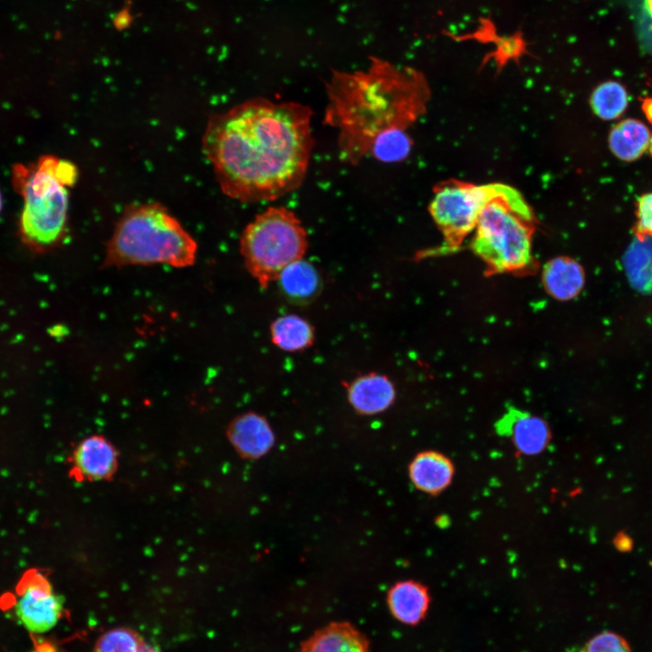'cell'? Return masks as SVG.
Instances as JSON below:
<instances>
[{
	"label": "cell",
	"instance_id": "2e32d148",
	"mask_svg": "<svg viewBox=\"0 0 652 652\" xmlns=\"http://www.w3.org/2000/svg\"><path fill=\"white\" fill-rule=\"evenodd\" d=\"M542 277L546 292L559 301H569L578 296L585 283L581 265L567 256L548 261L543 267Z\"/></svg>",
	"mask_w": 652,
	"mask_h": 652
},
{
	"label": "cell",
	"instance_id": "30bf717a",
	"mask_svg": "<svg viewBox=\"0 0 652 652\" xmlns=\"http://www.w3.org/2000/svg\"><path fill=\"white\" fill-rule=\"evenodd\" d=\"M497 429L524 455L541 454L551 442L550 427L543 418L514 408L498 421Z\"/></svg>",
	"mask_w": 652,
	"mask_h": 652
},
{
	"label": "cell",
	"instance_id": "277c9868",
	"mask_svg": "<svg viewBox=\"0 0 652 652\" xmlns=\"http://www.w3.org/2000/svg\"><path fill=\"white\" fill-rule=\"evenodd\" d=\"M78 176L70 161L46 156L31 168H15L14 180L24 198L22 241L42 253L58 246L67 233L68 187Z\"/></svg>",
	"mask_w": 652,
	"mask_h": 652
},
{
	"label": "cell",
	"instance_id": "9c48e42d",
	"mask_svg": "<svg viewBox=\"0 0 652 652\" xmlns=\"http://www.w3.org/2000/svg\"><path fill=\"white\" fill-rule=\"evenodd\" d=\"M117 452L101 436H91L74 448L71 455V474L78 481H97L110 477L117 467Z\"/></svg>",
	"mask_w": 652,
	"mask_h": 652
},
{
	"label": "cell",
	"instance_id": "7c38bea8",
	"mask_svg": "<svg viewBox=\"0 0 652 652\" xmlns=\"http://www.w3.org/2000/svg\"><path fill=\"white\" fill-rule=\"evenodd\" d=\"M298 652H371L367 637L350 622L334 621L317 629Z\"/></svg>",
	"mask_w": 652,
	"mask_h": 652
},
{
	"label": "cell",
	"instance_id": "9a60e30c",
	"mask_svg": "<svg viewBox=\"0 0 652 652\" xmlns=\"http://www.w3.org/2000/svg\"><path fill=\"white\" fill-rule=\"evenodd\" d=\"M396 396L392 382L386 376L370 373L353 380L349 386L348 398L354 409L364 415L386 410Z\"/></svg>",
	"mask_w": 652,
	"mask_h": 652
},
{
	"label": "cell",
	"instance_id": "4dcf8cb0",
	"mask_svg": "<svg viewBox=\"0 0 652 652\" xmlns=\"http://www.w3.org/2000/svg\"><path fill=\"white\" fill-rule=\"evenodd\" d=\"M1 209H2V195H1V192H0V212H1Z\"/></svg>",
	"mask_w": 652,
	"mask_h": 652
},
{
	"label": "cell",
	"instance_id": "d6986e66",
	"mask_svg": "<svg viewBox=\"0 0 652 652\" xmlns=\"http://www.w3.org/2000/svg\"><path fill=\"white\" fill-rule=\"evenodd\" d=\"M623 264L634 288L643 292H652L651 236H636L624 254Z\"/></svg>",
	"mask_w": 652,
	"mask_h": 652
},
{
	"label": "cell",
	"instance_id": "5bb4252c",
	"mask_svg": "<svg viewBox=\"0 0 652 652\" xmlns=\"http://www.w3.org/2000/svg\"><path fill=\"white\" fill-rule=\"evenodd\" d=\"M430 601L428 588L413 580L398 581L387 593L391 615L409 626H416L426 618Z\"/></svg>",
	"mask_w": 652,
	"mask_h": 652
},
{
	"label": "cell",
	"instance_id": "484cf974",
	"mask_svg": "<svg viewBox=\"0 0 652 652\" xmlns=\"http://www.w3.org/2000/svg\"><path fill=\"white\" fill-rule=\"evenodd\" d=\"M636 236L652 237V191L638 198L636 207Z\"/></svg>",
	"mask_w": 652,
	"mask_h": 652
},
{
	"label": "cell",
	"instance_id": "ffe728a7",
	"mask_svg": "<svg viewBox=\"0 0 652 652\" xmlns=\"http://www.w3.org/2000/svg\"><path fill=\"white\" fill-rule=\"evenodd\" d=\"M271 336L273 342L278 348L288 351H296L312 345L313 331L302 318L296 315H285L272 323Z\"/></svg>",
	"mask_w": 652,
	"mask_h": 652
},
{
	"label": "cell",
	"instance_id": "4fadbf2b",
	"mask_svg": "<svg viewBox=\"0 0 652 652\" xmlns=\"http://www.w3.org/2000/svg\"><path fill=\"white\" fill-rule=\"evenodd\" d=\"M227 435L235 450L246 458L263 456L274 442L267 420L256 413H244L235 417L228 427Z\"/></svg>",
	"mask_w": 652,
	"mask_h": 652
},
{
	"label": "cell",
	"instance_id": "44dd1931",
	"mask_svg": "<svg viewBox=\"0 0 652 652\" xmlns=\"http://www.w3.org/2000/svg\"><path fill=\"white\" fill-rule=\"evenodd\" d=\"M628 104L626 88L618 82L607 81L593 91L590 105L599 118L611 120L621 116Z\"/></svg>",
	"mask_w": 652,
	"mask_h": 652
},
{
	"label": "cell",
	"instance_id": "8992f818",
	"mask_svg": "<svg viewBox=\"0 0 652 652\" xmlns=\"http://www.w3.org/2000/svg\"><path fill=\"white\" fill-rule=\"evenodd\" d=\"M308 236L301 220L284 206H269L244 227L240 252L248 273L265 288L290 264L302 259Z\"/></svg>",
	"mask_w": 652,
	"mask_h": 652
},
{
	"label": "cell",
	"instance_id": "5b68a950",
	"mask_svg": "<svg viewBox=\"0 0 652 652\" xmlns=\"http://www.w3.org/2000/svg\"><path fill=\"white\" fill-rule=\"evenodd\" d=\"M534 214L513 187L494 183L481 208L471 243L472 250L493 273L527 269L532 263Z\"/></svg>",
	"mask_w": 652,
	"mask_h": 652
},
{
	"label": "cell",
	"instance_id": "ac0fdd59",
	"mask_svg": "<svg viewBox=\"0 0 652 652\" xmlns=\"http://www.w3.org/2000/svg\"><path fill=\"white\" fill-rule=\"evenodd\" d=\"M651 133L640 120L625 119L616 124L609 135L611 152L624 161H634L648 150Z\"/></svg>",
	"mask_w": 652,
	"mask_h": 652
},
{
	"label": "cell",
	"instance_id": "ba28073f",
	"mask_svg": "<svg viewBox=\"0 0 652 652\" xmlns=\"http://www.w3.org/2000/svg\"><path fill=\"white\" fill-rule=\"evenodd\" d=\"M14 613L29 632L45 633L58 623L63 599L53 591L45 573L38 569L25 571L16 586Z\"/></svg>",
	"mask_w": 652,
	"mask_h": 652
},
{
	"label": "cell",
	"instance_id": "e0dca14e",
	"mask_svg": "<svg viewBox=\"0 0 652 652\" xmlns=\"http://www.w3.org/2000/svg\"><path fill=\"white\" fill-rule=\"evenodd\" d=\"M277 282L283 294L295 303H307L319 295L321 279L317 269L300 259L290 264L280 273Z\"/></svg>",
	"mask_w": 652,
	"mask_h": 652
},
{
	"label": "cell",
	"instance_id": "f546056e",
	"mask_svg": "<svg viewBox=\"0 0 652 652\" xmlns=\"http://www.w3.org/2000/svg\"><path fill=\"white\" fill-rule=\"evenodd\" d=\"M648 152L652 156V134H651V139L648 147Z\"/></svg>",
	"mask_w": 652,
	"mask_h": 652
},
{
	"label": "cell",
	"instance_id": "4316f807",
	"mask_svg": "<svg viewBox=\"0 0 652 652\" xmlns=\"http://www.w3.org/2000/svg\"><path fill=\"white\" fill-rule=\"evenodd\" d=\"M642 110L647 121L652 125V97L646 98L642 101Z\"/></svg>",
	"mask_w": 652,
	"mask_h": 652
},
{
	"label": "cell",
	"instance_id": "f1b7e54d",
	"mask_svg": "<svg viewBox=\"0 0 652 652\" xmlns=\"http://www.w3.org/2000/svg\"><path fill=\"white\" fill-rule=\"evenodd\" d=\"M567 652H585V649L573 647V648H570V650H568Z\"/></svg>",
	"mask_w": 652,
	"mask_h": 652
},
{
	"label": "cell",
	"instance_id": "3957f363",
	"mask_svg": "<svg viewBox=\"0 0 652 652\" xmlns=\"http://www.w3.org/2000/svg\"><path fill=\"white\" fill-rule=\"evenodd\" d=\"M197 244L159 203L129 206L106 245L102 267L168 264L184 268L197 258Z\"/></svg>",
	"mask_w": 652,
	"mask_h": 652
},
{
	"label": "cell",
	"instance_id": "7402d4cb",
	"mask_svg": "<svg viewBox=\"0 0 652 652\" xmlns=\"http://www.w3.org/2000/svg\"><path fill=\"white\" fill-rule=\"evenodd\" d=\"M412 144L406 130H393L376 140L369 156L386 163L398 162L408 156Z\"/></svg>",
	"mask_w": 652,
	"mask_h": 652
},
{
	"label": "cell",
	"instance_id": "52a82bcc",
	"mask_svg": "<svg viewBox=\"0 0 652 652\" xmlns=\"http://www.w3.org/2000/svg\"><path fill=\"white\" fill-rule=\"evenodd\" d=\"M494 187V183L474 185L449 180L435 187L428 209L444 236L442 252L455 251L474 232L479 212Z\"/></svg>",
	"mask_w": 652,
	"mask_h": 652
},
{
	"label": "cell",
	"instance_id": "83f0119b",
	"mask_svg": "<svg viewBox=\"0 0 652 652\" xmlns=\"http://www.w3.org/2000/svg\"><path fill=\"white\" fill-rule=\"evenodd\" d=\"M139 652H155L151 647L142 645Z\"/></svg>",
	"mask_w": 652,
	"mask_h": 652
},
{
	"label": "cell",
	"instance_id": "cb8c5ba5",
	"mask_svg": "<svg viewBox=\"0 0 652 652\" xmlns=\"http://www.w3.org/2000/svg\"><path fill=\"white\" fill-rule=\"evenodd\" d=\"M584 649L585 652H631L628 641L622 636L607 630L592 637Z\"/></svg>",
	"mask_w": 652,
	"mask_h": 652
},
{
	"label": "cell",
	"instance_id": "8fae6325",
	"mask_svg": "<svg viewBox=\"0 0 652 652\" xmlns=\"http://www.w3.org/2000/svg\"><path fill=\"white\" fill-rule=\"evenodd\" d=\"M408 476L417 490L436 495L451 484L455 476V466L445 454L425 450L416 455L410 462Z\"/></svg>",
	"mask_w": 652,
	"mask_h": 652
},
{
	"label": "cell",
	"instance_id": "7a4b0ae2",
	"mask_svg": "<svg viewBox=\"0 0 652 652\" xmlns=\"http://www.w3.org/2000/svg\"><path fill=\"white\" fill-rule=\"evenodd\" d=\"M326 92L324 123L337 131L340 158L350 165L369 157L384 134L407 130L430 97L422 72L378 57L362 71H333Z\"/></svg>",
	"mask_w": 652,
	"mask_h": 652
},
{
	"label": "cell",
	"instance_id": "d4e9b609",
	"mask_svg": "<svg viewBox=\"0 0 652 652\" xmlns=\"http://www.w3.org/2000/svg\"><path fill=\"white\" fill-rule=\"evenodd\" d=\"M634 7L639 40L652 52V0H635Z\"/></svg>",
	"mask_w": 652,
	"mask_h": 652
},
{
	"label": "cell",
	"instance_id": "603a6c76",
	"mask_svg": "<svg viewBox=\"0 0 652 652\" xmlns=\"http://www.w3.org/2000/svg\"><path fill=\"white\" fill-rule=\"evenodd\" d=\"M142 645L135 631L119 628L105 632L96 642L94 652H139Z\"/></svg>",
	"mask_w": 652,
	"mask_h": 652
},
{
	"label": "cell",
	"instance_id": "6da1fadb",
	"mask_svg": "<svg viewBox=\"0 0 652 652\" xmlns=\"http://www.w3.org/2000/svg\"><path fill=\"white\" fill-rule=\"evenodd\" d=\"M312 111L254 98L210 118L203 150L222 191L244 203L274 201L302 184L314 140Z\"/></svg>",
	"mask_w": 652,
	"mask_h": 652
}]
</instances>
